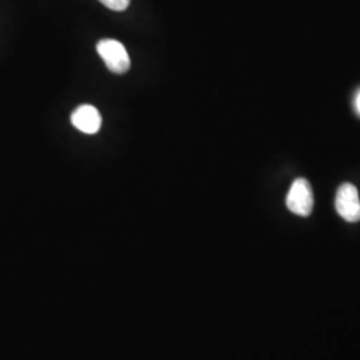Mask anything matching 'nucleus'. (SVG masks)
<instances>
[{"label":"nucleus","mask_w":360,"mask_h":360,"mask_svg":"<svg viewBox=\"0 0 360 360\" xmlns=\"http://www.w3.org/2000/svg\"><path fill=\"white\" fill-rule=\"evenodd\" d=\"M96 51L111 72L123 75L129 71L131 65L129 52L120 41L115 39H102L96 46Z\"/></svg>","instance_id":"1"},{"label":"nucleus","mask_w":360,"mask_h":360,"mask_svg":"<svg viewBox=\"0 0 360 360\" xmlns=\"http://www.w3.org/2000/svg\"><path fill=\"white\" fill-rule=\"evenodd\" d=\"M287 207L299 217H309L314 208V193L309 180L296 179L287 195Z\"/></svg>","instance_id":"2"},{"label":"nucleus","mask_w":360,"mask_h":360,"mask_svg":"<svg viewBox=\"0 0 360 360\" xmlns=\"http://www.w3.org/2000/svg\"><path fill=\"white\" fill-rule=\"evenodd\" d=\"M335 207L338 214L351 223L360 220V199L356 187L351 183H343L336 193Z\"/></svg>","instance_id":"3"},{"label":"nucleus","mask_w":360,"mask_h":360,"mask_svg":"<svg viewBox=\"0 0 360 360\" xmlns=\"http://www.w3.org/2000/svg\"><path fill=\"white\" fill-rule=\"evenodd\" d=\"M71 123L80 132L94 135L102 127V116L94 105L83 104L72 112Z\"/></svg>","instance_id":"4"},{"label":"nucleus","mask_w":360,"mask_h":360,"mask_svg":"<svg viewBox=\"0 0 360 360\" xmlns=\"http://www.w3.org/2000/svg\"><path fill=\"white\" fill-rule=\"evenodd\" d=\"M102 4H104L107 8L112 10V11H126L129 8L131 0H99Z\"/></svg>","instance_id":"5"},{"label":"nucleus","mask_w":360,"mask_h":360,"mask_svg":"<svg viewBox=\"0 0 360 360\" xmlns=\"http://www.w3.org/2000/svg\"><path fill=\"white\" fill-rule=\"evenodd\" d=\"M356 110H358V112L360 114V92L358 94V96H356Z\"/></svg>","instance_id":"6"}]
</instances>
